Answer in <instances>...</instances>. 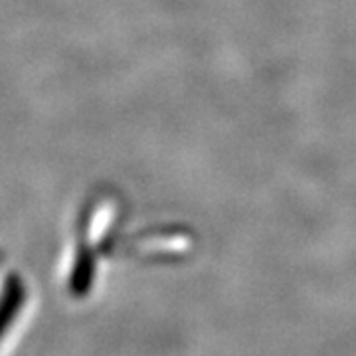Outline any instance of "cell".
Returning a JSON list of instances; mask_svg holds the SVG:
<instances>
[{
  "label": "cell",
  "instance_id": "1",
  "mask_svg": "<svg viewBox=\"0 0 356 356\" xmlns=\"http://www.w3.org/2000/svg\"><path fill=\"white\" fill-rule=\"evenodd\" d=\"M20 301H22V285L18 283L16 277H13L6 281L4 291L0 295V339L4 337L8 325L13 323L14 315L20 307Z\"/></svg>",
  "mask_w": 356,
  "mask_h": 356
}]
</instances>
